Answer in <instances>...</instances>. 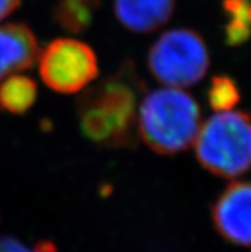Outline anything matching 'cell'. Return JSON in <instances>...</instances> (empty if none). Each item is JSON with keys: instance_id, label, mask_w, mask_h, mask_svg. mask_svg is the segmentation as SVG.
Here are the masks:
<instances>
[{"instance_id": "7c38bea8", "label": "cell", "mask_w": 251, "mask_h": 252, "mask_svg": "<svg viewBox=\"0 0 251 252\" xmlns=\"http://www.w3.org/2000/svg\"><path fill=\"white\" fill-rule=\"evenodd\" d=\"M209 105L215 112L232 110L241 100V94L237 83L228 76H214L208 90Z\"/></svg>"}, {"instance_id": "ba28073f", "label": "cell", "mask_w": 251, "mask_h": 252, "mask_svg": "<svg viewBox=\"0 0 251 252\" xmlns=\"http://www.w3.org/2000/svg\"><path fill=\"white\" fill-rule=\"evenodd\" d=\"M176 0H114V13L123 27L147 33L166 25L175 12Z\"/></svg>"}, {"instance_id": "3957f363", "label": "cell", "mask_w": 251, "mask_h": 252, "mask_svg": "<svg viewBox=\"0 0 251 252\" xmlns=\"http://www.w3.org/2000/svg\"><path fill=\"white\" fill-rule=\"evenodd\" d=\"M194 145L204 169L222 178H237L250 168V117L240 110L216 113L201 123Z\"/></svg>"}, {"instance_id": "8fae6325", "label": "cell", "mask_w": 251, "mask_h": 252, "mask_svg": "<svg viewBox=\"0 0 251 252\" xmlns=\"http://www.w3.org/2000/svg\"><path fill=\"white\" fill-rule=\"evenodd\" d=\"M223 8L228 17L224 30L227 45L239 46L248 41L250 35V0H223Z\"/></svg>"}, {"instance_id": "7a4b0ae2", "label": "cell", "mask_w": 251, "mask_h": 252, "mask_svg": "<svg viewBox=\"0 0 251 252\" xmlns=\"http://www.w3.org/2000/svg\"><path fill=\"white\" fill-rule=\"evenodd\" d=\"M200 127V106L182 89L154 90L139 105L137 136L160 155L187 150L194 145Z\"/></svg>"}, {"instance_id": "5b68a950", "label": "cell", "mask_w": 251, "mask_h": 252, "mask_svg": "<svg viewBox=\"0 0 251 252\" xmlns=\"http://www.w3.org/2000/svg\"><path fill=\"white\" fill-rule=\"evenodd\" d=\"M38 73L42 82L55 93H80L96 80L98 58L85 42L57 38L38 55Z\"/></svg>"}, {"instance_id": "6da1fadb", "label": "cell", "mask_w": 251, "mask_h": 252, "mask_svg": "<svg viewBox=\"0 0 251 252\" xmlns=\"http://www.w3.org/2000/svg\"><path fill=\"white\" fill-rule=\"evenodd\" d=\"M143 83L127 62L117 73L89 86L77 99L81 131L94 144L107 149L136 145L139 96Z\"/></svg>"}, {"instance_id": "5bb4252c", "label": "cell", "mask_w": 251, "mask_h": 252, "mask_svg": "<svg viewBox=\"0 0 251 252\" xmlns=\"http://www.w3.org/2000/svg\"><path fill=\"white\" fill-rule=\"evenodd\" d=\"M21 4V0H0V21L9 17Z\"/></svg>"}, {"instance_id": "9c48e42d", "label": "cell", "mask_w": 251, "mask_h": 252, "mask_svg": "<svg viewBox=\"0 0 251 252\" xmlns=\"http://www.w3.org/2000/svg\"><path fill=\"white\" fill-rule=\"evenodd\" d=\"M37 85L30 77L10 74L0 85V108L12 114H25L35 104Z\"/></svg>"}, {"instance_id": "277c9868", "label": "cell", "mask_w": 251, "mask_h": 252, "mask_svg": "<svg viewBox=\"0 0 251 252\" xmlns=\"http://www.w3.org/2000/svg\"><path fill=\"white\" fill-rule=\"evenodd\" d=\"M149 69L167 87L194 86L207 76L210 55L200 33L190 29L166 31L150 48Z\"/></svg>"}, {"instance_id": "52a82bcc", "label": "cell", "mask_w": 251, "mask_h": 252, "mask_svg": "<svg viewBox=\"0 0 251 252\" xmlns=\"http://www.w3.org/2000/svg\"><path fill=\"white\" fill-rule=\"evenodd\" d=\"M37 55V38L26 23L0 26V80L31 68Z\"/></svg>"}, {"instance_id": "8992f818", "label": "cell", "mask_w": 251, "mask_h": 252, "mask_svg": "<svg viewBox=\"0 0 251 252\" xmlns=\"http://www.w3.org/2000/svg\"><path fill=\"white\" fill-rule=\"evenodd\" d=\"M250 183H229L212 206V219L218 233L237 246H250Z\"/></svg>"}, {"instance_id": "30bf717a", "label": "cell", "mask_w": 251, "mask_h": 252, "mask_svg": "<svg viewBox=\"0 0 251 252\" xmlns=\"http://www.w3.org/2000/svg\"><path fill=\"white\" fill-rule=\"evenodd\" d=\"M102 0H61L54 9V19L62 29L82 33L91 26Z\"/></svg>"}, {"instance_id": "4fadbf2b", "label": "cell", "mask_w": 251, "mask_h": 252, "mask_svg": "<svg viewBox=\"0 0 251 252\" xmlns=\"http://www.w3.org/2000/svg\"><path fill=\"white\" fill-rule=\"evenodd\" d=\"M0 252H58L57 246L50 241H38L31 246L14 237H0Z\"/></svg>"}]
</instances>
